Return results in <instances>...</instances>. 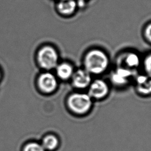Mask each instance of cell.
<instances>
[{"mask_svg": "<svg viewBox=\"0 0 151 151\" xmlns=\"http://www.w3.org/2000/svg\"><path fill=\"white\" fill-rule=\"evenodd\" d=\"M108 65V57L101 50H91L85 56L84 65L86 70L90 73L100 74L105 71Z\"/></svg>", "mask_w": 151, "mask_h": 151, "instance_id": "cell-1", "label": "cell"}, {"mask_svg": "<svg viewBox=\"0 0 151 151\" xmlns=\"http://www.w3.org/2000/svg\"><path fill=\"white\" fill-rule=\"evenodd\" d=\"M67 103L72 111L77 114H84L91 106V97L85 93H74L68 97Z\"/></svg>", "mask_w": 151, "mask_h": 151, "instance_id": "cell-2", "label": "cell"}, {"mask_svg": "<svg viewBox=\"0 0 151 151\" xmlns=\"http://www.w3.org/2000/svg\"><path fill=\"white\" fill-rule=\"evenodd\" d=\"M38 60L42 67L49 70L57 66L58 55L53 48L47 46L43 47L39 51Z\"/></svg>", "mask_w": 151, "mask_h": 151, "instance_id": "cell-3", "label": "cell"}, {"mask_svg": "<svg viewBox=\"0 0 151 151\" xmlns=\"http://www.w3.org/2000/svg\"><path fill=\"white\" fill-rule=\"evenodd\" d=\"M77 8V0H57L55 5L57 12L63 17L73 15Z\"/></svg>", "mask_w": 151, "mask_h": 151, "instance_id": "cell-4", "label": "cell"}, {"mask_svg": "<svg viewBox=\"0 0 151 151\" xmlns=\"http://www.w3.org/2000/svg\"><path fill=\"white\" fill-rule=\"evenodd\" d=\"M109 92L107 84L103 80H96L90 84L89 96L95 99H101L105 97Z\"/></svg>", "mask_w": 151, "mask_h": 151, "instance_id": "cell-5", "label": "cell"}, {"mask_svg": "<svg viewBox=\"0 0 151 151\" xmlns=\"http://www.w3.org/2000/svg\"><path fill=\"white\" fill-rule=\"evenodd\" d=\"M73 84L76 88H84L90 84V73L86 70H78L72 76Z\"/></svg>", "mask_w": 151, "mask_h": 151, "instance_id": "cell-6", "label": "cell"}, {"mask_svg": "<svg viewBox=\"0 0 151 151\" xmlns=\"http://www.w3.org/2000/svg\"><path fill=\"white\" fill-rule=\"evenodd\" d=\"M38 84L43 91L50 93L56 88L57 83L55 77L52 74L46 73L41 74L39 77Z\"/></svg>", "mask_w": 151, "mask_h": 151, "instance_id": "cell-7", "label": "cell"}, {"mask_svg": "<svg viewBox=\"0 0 151 151\" xmlns=\"http://www.w3.org/2000/svg\"><path fill=\"white\" fill-rule=\"evenodd\" d=\"M133 76L132 71L127 68L121 67L117 68L111 76L112 81L117 85L126 84Z\"/></svg>", "mask_w": 151, "mask_h": 151, "instance_id": "cell-8", "label": "cell"}, {"mask_svg": "<svg viewBox=\"0 0 151 151\" xmlns=\"http://www.w3.org/2000/svg\"><path fill=\"white\" fill-rule=\"evenodd\" d=\"M136 87L137 91L143 94L151 93V76L140 75L137 77Z\"/></svg>", "mask_w": 151, "mask_h": 151, "instance_id": "cell-9", "label": "cell"}, {"mask_svg": "<svg viewBox=\"0 0 151 151\" xmlns=\"http://www.w3.org/2000/svg\"><path fill=\"white\" fill-rule=\"evenodd\" d=\"M56 72L57 76L63 80H67L73 74V69L72 66L66 63H63L57 66Z\"/></svg>", "mask_w": 151, "mask_h": 151, "instance_id": "cell-10", "label": "cell"}, {"mask_svg": "<svg viewBox=\"0 0 151 151\" xmlns=\"http://www.w3.org/2000/svg\"><path fill=\"white\" fill-rule=\"evenodd\" d=\"M122 63L124 64L126 68H133L137 67L140 64L139 56L133 52L127 53L122 57Z\"/></svg>", "mask_w": 151, "mask_h": 151, "instance_id": "cell-11", "label": "cell"}, {"mask_svg": "<svg viewBox=\"0 0 151 151\" xmlns=\"http://www.w3.org/2000/svg\"><path fill=\"white\" fill-rule=\"evenodd\" d=\"M58 145V140L57 138L54 135H48L45 136L43 140L42 146L45 150H53L55 149Z\"/></svg>", "mask_w": 151, "mask_h": 151, "instance_id": "cell-12", "label": "cell"}, {"mask_svg": "<svg viewBox=\"0 0 151 151\" xmlns=\"http://www.w3.org/2000/svg\"><path fill=\"white\" fill-rule=\"evenodd\" d=\"M24 151H45L42 145L36 143H30L24 148Z\"/></svg>", "mask_w": 151, "mask_h": 151, "instance_id": "cell-13", "label": "cell"}, {"mask_svg": "<svg viewBox=\"0 0 151 151\" xmlns=\"http://www.w3.org/2000/svg\"><path fill=\"white\" fill-rule=\"evenodd\" d=\"M144 65L146 72L149 75L151 76V54L146 58Z\"/></svg>", "mask_w": 151, "mask_h": 151, "instance_id": "cell-14", "label": "cell"}, {"mask_svg": "<svg viewBox=\"0 0 151 151\" xmlns=\"http://www.w3.org/2000/svg\"><path fill=\"white\" fill-rule=\"evenodd\" d=\"M144 34L146 38L151 42V22L147 24V25L145 27Z\"/></svg>", "mask_w": 151, "mask_h": 151, "instance_id": "cell-15", "label": "cell"}]
</instances>
